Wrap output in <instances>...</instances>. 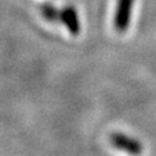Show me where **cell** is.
Wrapping results in <instances>:
<instances>
[{
  "label": "cell",
  "mask_w": 156,
  "mask_h": 156,
  "mask_svg": "<svg viewBox=\"0 0 156 156\" xmlns=\"http://www.w3.org/2000/svg\"><path fill=\"white\" fill-rule=\"evenodd\" d=\"M41 12L42 15L50 22H58L60 21V16H62V9H58V7H56L52 4H43L41 6Z\"/></svg>",
  "instance_id": "4"
},
{
  "label": "cell",
  "mask_w": 156,
  "mask_h": 156,
  "mask_svg": "<svg viewBox=\"0 0 156 156\" xmlns=\"http://www.w3.org/2000/svg\"><path fill=\"white\" fill-rule=\"evenodd\" d=\"M109 139H110L112 146H115L116 148L120 149V151H125L131 154H139L142 151V145L138 140L131 138L126 134L120 133V132L111 133Z\"/></svg>",
  "instance_id": "2"
},
{
  "label": "cell",
  "mask_w": 156,
  "mask_h": 156,
  "mask_svg": "<svg viewBox=\"0 0 156 156\" xmlns=\"http://www.w3.org/2000/svg\"><path fill=\"white\" fill-rule=\"evenodd\" d=\"M60 22L65 24V27L68 29V31L72 35H78L80 33V19H79L78 11L74 6H65L62 9V16Z\"/></svg>",
  "instance_id": "3"
},
{
  "label": "cell",
  "mask_w": 156,
  "mask_h": 156,
  "mask_svg": "<svg viewBox=\"0 0 156 156\" xmlns=\"http://www.w3.org/2000/svg\"><path fill=\"white\" fill-rule=\"evenodd\" d=\"M134 0H118L115 13V28L118 33H125L129 27Z\"/></svg>",
  "instance_id": "1"
}]
</instances>
